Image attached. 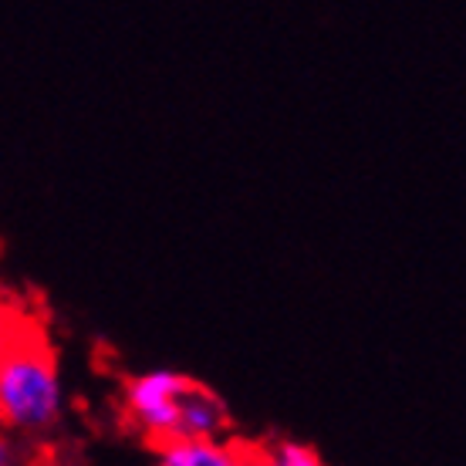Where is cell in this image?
<instances>
[{
    "instance_id": "1",
    "label": "cell",
    "mask_w": 466,
    "mask_h": 466,
    "mask_svg": "<svg viewBox=\"0 0 466 466\" xmlns=\"http://www.w3.org/2000/svg\"><path fill=\"white\" fill-rule=\"evenodd\" d=\"M126 422L156 450L179 440H227L230 409L210 385L176 369L128 375L122 385Z\"/></svg>"
},
{
    "instance_id": "2",
    "label": "cell",
    "mask_w": 466,
    "mask_h": 466,
    "mask_svg": "<svg viewBox=\"0 0 466 466\" xmlns=\"http://www.w3.org/2000/svg\"><path fill=\"white\" fill-rule=\"evenodd\" d=\"M65 416V382L58 359L41 339L0 341V430L45 436Z\"/></svg>"
},
{
    "instance_id": "3",
    "label": "cell",
    "mask_w": 466,
    "mask_h": 466,
    "mask_svg": "<svg viewBox=\"0 0 466 466\" xmlns=\"http://www.w3.org/2000/svg\"><path fill=\"white\" fill-rule=\"evenodd\" d=\"M244 443L237 440H179L156 446V466H240Z\"/></svg>"
},
{
    "instance_id": "4",
    "label": "cell",
    "mask_w": 466,
    "mask_h": 466,
    "mask_svg": "<svg viewBox=\"0 0 466 466\" xmlns=\"http://www.w3.org/2000/svg\"><path fill=\"white\" fill-rule=\"evenodd\" d=\"M257 456L264 466H328L315 446L298 443V440H268V443H254Z\"/></svg>"
},
{
    "instance_id": "5",
    "label": "cell",
    "mask_w": 466,
    "mask_h": 466,
    "mask_svg": "<svg viewBox=\"0 0 466 466\" xmlns=\"http://www.w3.org/2000/svg\"><path fill=\"white\" fill-rule=\"evenodd\" d=\"M0 466H17V443L4 430H0Z\"/></svg>"
},
{
    "instance_id": "6",
    "label": "cell",
    "mask_w": 466,
    "mask_h": 466,
    "mask_svg": "<svg viewBox=\"0 0 466 466\" xmlns=\"http://www.w3.org/2000/svg\"><path fill=\"white\" fill-rule=\"evenodd\" d=\"M240 466H264V463H260V456H257L254 443H244V463H240Z\"/></svg>"
}]
</instances>
